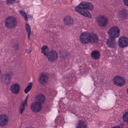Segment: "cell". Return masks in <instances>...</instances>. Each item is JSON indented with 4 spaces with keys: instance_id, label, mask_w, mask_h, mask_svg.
<instances>
[{
    "instance_id": "6da1fadb",
    "label": "cell",
    "mask_w": 128,
    "mask_h": 128,
    "mask_svg": "<svg viewBox=\"0 0 128 128\" xmlns=\"http://www.w3.org/2000/svg\"><path fill=\"white\" fill-rule=\"evenodd\" d=\"M16 24L17 21L14 17H8L6 19L5 21V24L8 28H13L15 26Z\"/></svg>"
},
{
    "instance_id": "7a4b0ae2",
    "label": "cell",
    "mask_w": 128,
    "mask_h": 128,
    "mask_svg": "<svg viewBox=\"0 0 128 128\" xmlns=\"http://www.w3.org/2000/svg\"><path fill=\"white\" fill-rule=\"evenodd\" d=\"M120 30L116 26L111 28L108 32V34L110 37L113 38H117L120 35Z\"/></svg>"
},
{
    "instance_id": "3957f363",
    "label": "cell",
    "mask_w": 128,
    "mask_h": 128,
    "mask_svg": "<svg viewBox=\"0 0 128 128\" xmlns=\"http://www.w3.org/2000/svg\"><path fill=\"white\" fill-rule=\"evenodd\" d=\"M80 42L84 44H87L90 42V35L88 32H85L81 34L80 36Z\"/></svg>"
},
{
    "instance_id": "277c9868",
    "label": "cell",
    "mask_w": 128,
    "mask_h": 128,
    "mask_svg": "<svg viewBox=\"0 0 128 128\" xmlns=\"http://www.w3.org/2000/svg\"><path fill=\"white\" fill-rule=\"evenodd\" d=\"M113 82L114 84L119 86H123L126 83L125 79L122 77L120 76H116L114 77Z\"/></svg>"
},
{
    "instance_id": "5b68a950",
    "label": "cell",
    "mask_w": 128,
    "mask_h": 128,
    "mask_svg": "<svg viewBox=\"0 0 128 128\" xmlns=\"http://www.w3.org/2000/svg\"><path fill=\"white\" fill-rule=\"evenodd\" d=\"M76 10L78 12H79V13L81 14L82 15L85 16V17H88V18H91V15L89 13L87 10L80 8V7H78V6L76 8Z\"/></svg>"
},
{
    "instance_id": "8992f818",
    "label": "cell",
    "mask_w": 128,
    "mask_h": 128,
    "mask_svg": "<svg viewBox=\"0 0 128 128\" xmlns=\"http://www.w3.org/2000/svg\"><path fill=\"white\" fill-rule=\"evenodd\" d=\"M47 56L49 61L54 62L57 59L58 55L56 52L53 50L50 52Z\"/></svg>"
},
{
    "instance_id": "52a82bcc",
    "label": "cell",
    "mask_w": 128,
    "mask_h": 128,
    "mask_svg": "<svg viewBox=\"0 0 128 128\" xmlns=\"http://www.w3.org/2000/svg\"><path fill=\"white\" fill-rule=\"evenodd\" d=\"M78 6L80 8L89 10H92L94 8L92 4L88 2H83L78 5Z\"/></svg>"
},
{
    "instance_id": "ba28073f",
    "label": "cell",
    "mask_w": 128,
    "mask_h": 128,
    "mask_svg": "<svg viewBox=\"0 0 128 128\" xmlns=\"http://www.w3.org/2000/svg\"><path fill=\"white\" fill-rule=\"evenodd\" d=\"M108 19L104 16H101L97 18V22L100 26L103 27L105 26L108 24Z\"/></svg>"
},
{
    "instance_id": "9c48e42d",
    "label": "cell",
    "mask_w": 128,
    "mask_h": 128,
    "mask_svg": "<svg viewBox=\"0 0 128 128\" xmlns=\"http://www.w3.org/2000/svg\"><path fill=\"white\" fill-rule=\"evenodd\" d=\"M42 108V104L36 102H34L31 106L32 110L35 113H37L41 110Z\"/></svg>"
},
{
    "instance_id": "30bf717a",
    "label": "cell",
    "mask_w": 128,
    "mask_h": 128,
    "mask_svg": "<svg viewBox=\"0 0 128 128\" xmlns=\"http://www.w3.org/2000/svg\"><path fill=\"white\" fill-rule=\"evenodd\" d=\"M118 44L121 48H124L128 45V39L125 36H122L119 40Z\"/></svg>"
},
{
    "instance_id": "8fae6325",
    "label": "cell",
    "mask_w": 128,
    "mask_h": 128,
    "mask_svg": "<svg viewBox=\"0 0 128 128\" xmlns=\"http://www.w3.org/2000/svg\"><path fill=\"white\" fill-rule=\"evenodd\" d=\"M8 121V118L7 115L5 114H2L0 116V125L1 126H3L7 124Z\"/></svg>"
},
{
    "instance_id": "7c38bea8",
    "label": "cell",
    "mask_w": 128,
    "mask_h": 128,
    "mask_svg": "<svg viewBox=\"0 0 128 128\" xmlns=\"http://www.w3.org/2000/svg\"><path fill=\"white\" fill-rule=\"evenodd\" d=\"M39 80L41 84H45L48 80V77L45 74H42L40 76Z\"/></svg>"
},
{
    "instance_id": "4fadbf2b",
    "label": "cell",
    "mask_w": 128,
    "mask_h": 128,
    "mask_svg": "<svg viewBox=\"0 0 128 128\" xmlns=\"http://www.w3.org/2000/svg\"><path fill=\"white\" fill-rule=\"evenodd\" d=\"M11 90L13 93L17 94L20 90L19 85L17 84H14L11 86Z\"/></svg>"
},
{
    "instance_id": "5bb4252c",
    "label": "cell",
    "mask_w": 128,
    "mask_h": 128,
    "mask_svg": "<svg viewBox=\"0 0 128 128\" xmlns=\"http://www.w3.org/2000/svg\"><path fill=\"white\" fill-rule=\"evenodd\" d=\"M107 44L108 46L110 48H113L115 47L116 45V42L114 38H109L107 42Z\"/></svg>"
},
{
    "instance_id": "9a60e30c",
    "label": "cell",
    "mask_w": 128,
    "mask_h": 128,
    "mask_svg": "<svg viewBox=\"0 0 128 128\" xmlns=\"http://www.w3.org/2000/svg\"><path fill=\"white\" fill-rule=\"evenodd\" d=\"M45 97L44 96L42 95H37L35 98V100L36 102H39V103L42 104L45 101Z\"/></svg>"
},
{
    "instance_id": "2e32d148",
    "label": "cell",
    "mask_w": 128,
    "mask_h": 128,
    "mask_svg": "<svg viewBox=\"0 0 128 128\" xmlns=\"http://www.w3.org/2000/svg\"><path fill=\"white\" fill-rule=\"evenodd\" d=\"M11 80V78L8 75H5L3 76L2 78V83L5 84H9Z\"/></svg>"
},
{
    "instance_id": "e0dca14e",
    "label": "cell",
    "mask_w": 128,
    "mask_h": 128,
    "mask_svg": "<svg viewBox=\"0 0 128 128\" xmlns=\"http://www.w3.org/2000/svg\"><path fill=\"white\" fill-rule=\"evenodd\" d=\"M64 22L66 25H70L73 23V20L71 17L67 16L64 18Z\"/></svg>"
},
{
    "instance_id": "ac0fdd59",
    "label": "cell",
    "mask_w": 128,
    "mask_h": 128,
    "mask_svg": "<svg viewBox=\"0 0 128 128\" xmlns=\"http://www.w3.org/2000/svg\"><path fill=\"white\" fill-rule=\"evenodd\" d=\"M91 56L94 60H98L100 56V54L99 52L97 50L93 51L91 53Z\"/></svg>"
},
{
    "instance_id": "d6986e66",
    "label": "cell",
    "mask_w": 128,
    "mask_h": 128,
    "mask_svg": "<svg viewBox=\"0 0 128 128\" xmlns=\"http://www.w3.org/2000/svg\"><path fill=\"white\" fill-rule=\"evenodd\" d=\"M42 50L43 54L46 56H48V54L50 52H49V48H48V46H44L42 48Z\"/></svg>"
},
{
    "instance_id": "ffe728a7",
    "label": "cell",
    "mask_w": 128,
    "mask_h": 128,
    "mask_svg": "<svg viewBox=\"0 0 128 128\" xmlns=\"http://www.w3.org/2000/svg\"><path fill=\"white\" fill-rule=\"evenodd\" d=\"M97 40V37L93 34L90 35V42H95Z\"/></svg>"
},
{
    "instance_id": "44dd1931",
    "label": "cell",
    "mask_w": 128,
    "mask_h": 128,
    "mask_svg": "<svg viewBox=\"0 0 128 128\" xmlns=\"http://www.w3.org/2000/svg\"><path fill=\"white\" fill-rule=\"evenodd\" d=\"M123 120L125 122H128V112H126L123 116Z\"/></svg>"
},
{
    "instance_id": "7402d4cb",
    "label": "cell",
    "mask_w": 128,
    "mask_h": 128,
    "mask_svg": "<svg viewBox=\"0 0 128 128\" xmlns=\"http://www.w3.org/2000/svg\"><path fill=\"white\" fill-rule=\"evenodd\" d=\"M26 26L27 31L28 33V36H29V38H30V32H31L30 27V25L28 24H26Z\"/></svg>"
},
{
    "instance_id": "603a6c76",
    "label": "cell",
    "mask_w": 128,
    "mask_h": 128,
    "mask_svg": "<svg viewBox=\"0 0 128 128\" xmlns=\"http://www.w3.org/2000/svg\"><path fill=\"white\" fill-rule=\"evenodd\" d=\"M32 83H30L29 84V85L26 88V89L25 90V93H28L29 91H30V90H31V88H32Z\"/></svg>"
},
{
    "instance_id": "cb8c5ba5",
    "label": "cell",
    "mask_w": 128,
    "mask_h": 128,
    "mask_svg": "<svg viewBox=\"0 0 128 128\" xmlns=\"http://www.w3.org/2000/svg\"><path fill=\"white\" fill-rule=\"evenodd\" d=\"M20 13L21 14L24 18H25L26 20H27V16L26 13L24 12H22V11H20Z\"/></svg>"
},
{
    "instance_id": "d4e9b609",
    "label": "cell",
    "mask_w": 128,
    "mask_h": 128,
    "mask_svg": "<svg viewBox=\"0 0 128 128\" xmlns=\"http://www.w3.org/2000/svg\"><path fill=\"white\" fill-rule=\"evenodd\" d=\"M15 0H7V3L8 4H12L14 2Z\"/></svg>"
},
{
    "instance_id": "484cf974",
    "label": "cell",
    "mask_w": 128,
    "mask_h": 128,
    "mask_svg": "<svg viewBox=\"0 0 128 128\" xmlns=\"http://www.w3.org/2000/svg\"><path fill=\"white\" fill-rule=\"evenodd\" d=\"M124 3L126 6H128V0H124Z\"/></svg>"
},
{
    "instance_id": "4316f807",
    "label": "cell",
    "mask_w": 128,
    "mask_h": 128,
    "mask_svg": "<svg viewBox=\"0 0 128 128\" xmlns=\"http://www.w3.org/2000/svg\"><path fill=\"white\" fill-rule=\"evenodd\" d=\"M127 92H128V90H127Z\"/></svg>"
}]
</instances>
